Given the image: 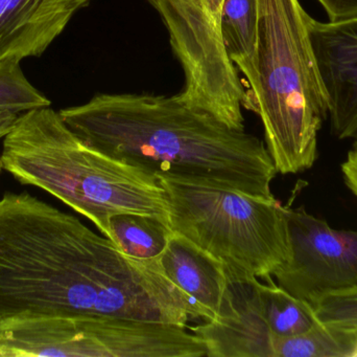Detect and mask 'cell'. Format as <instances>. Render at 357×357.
I'll use <instances>...</instances> for the list:
<instances>
[{"label":"cell","instance_id":"18","mask_svg":"<svg viewBox=\"0 0 357 357\" xmlns=\"http://www.w3.org/2000/svg\"><path fill=\"white\" fill-rule=\"evenodd\" d=\"M324 8L331 22L357 17V0H318Z\"/></svg>","mask_w":357,"mask_h":357},{"label":"cell","instance_id":"16","mask_svg":"<svg viewBox=\"0 0 357 357\" xmlns=\"http://www.w3.org/2000/svg\"><path fill=\"white\" fill-rule=\"evenodd\" d=\"M52 102L27 80L20 63L0 65V110L23 113Z\"/></svg>","mask_w":357,"mask_h":357},{"label":"cell","instance_id":"17","mask_svg":"<svg viewBox=\"0 0 357 357\" xmlns=\"http://www.w3.org/2000/svg\"><path fill=\"white\" fill-rule=\"evenodd\" d=\"M312 306L321 323L357 342V287L323 296Z\"/></svg>","mask_w":357,"mask_h":357},{"label":"cell","instance_id":"9","mask_svg":"<svg viewBox=\"0 0 357 357\" xmlns=\"http://www.w3.org/2000/svg\"><path fill=\"white\" fill-rule=\"evenodd\" d=\"M307 27L328 102L331 133L357 140V17L321 22L308 16Z\"/></svg>","mask_w":357,"mask_h":357},{"label":"cell","instance_id":"3","mask_svg":"<svg viewBox=\"0 0 357 357\" xmlns=\"http://www.w3.org/2000/svg\"><path fill=\"white\" fill-rule=\"evenodd\" d=\"M0 161L17 182L56 197L108 239L115 214H146L169 224V199L156 175L96 150L50 106L19 115Z\"/></svg>","mask_w":357,"mask_h":357},{"label":"cell","instance_id":"6","mask_svg":"<svg viewBox=\"0 0 357 357\" xmlns=\"http://www.w3.org/2000/svg\"><path fill=\"white\" fill-rule=\"evenodd\" d=\"M186 327L105 316H37L0 323V357H190Z\"/></svg>","mask_w":357,"mask_h":357},{"label":"cell","instance_id":"7","mask_svg":"<svg viewBox=\"0 0 357 357\" xmlns=\"http://www.w3.org/2000/svg\"><path fill=\"white\" fill-rule=\"evenodd\" d=\"M158 13L184 85L178 100L230 128L245 130L247 92L227 54L222 34L225 0H146Z\"/></svg>","mask_w":357,"mask_h":357},{"label":"cell","instance_id":"2","mask_svg":"<svg viewBox=\"0 0 357 357\" xmlns=\"http://www.w3.org/2000/svg\"><path fill=\"white\" fill-rule=\"evenodd\" d=\"M59 113L96 150L154 175L274 197L278 172L264 142L176 94H98Z\"/></svg>","mask_w":357,"mask_h":357},{"label":"cell","instance_id":"4","mask_svg":"<svg viewBox=\"0 0 357 357\" xmlns=\"http://www.w3.org/2000/svg\"><path fill=\"white\" fill-rule=\"evenodd\" d=\"M259 54L255 90L247 108L259 115L277 172L312 167L328 102L299 0H258Z\"/></svg>","mask_w":357,"mask_h":357},{"label":"cell","instance_id":"1","mask_svg":"<svg viewBox=\"0 0 357 357\" xmlns=\"http://www.w3.org/2000/svg\"><path fill=\"white\" fill-rule=\"evenodd\" d=\"M158 276L79 218L29 194L0 198V323L37 316L142 320Z\"/></svg>","mask_w":357,"mask_h":357},{"label":"cell","instance_id":"5","mask_svg":"<svg viewBox=\"0 0 357 357\" xmlns=\"http://www.w3.org/2000/svg\"><path fill=\"white\" fill-rule=\"evenodd\" d=\"M169 199V226L220 260L230 282L272 278L289 256L285 207L204 182L157 176Z\"/></svg>","mask_w":357,"mask_h":357},{"label":"cell","instance_id":"19","mask_svg":"<svg viewBox=\"0 0 357 357\" xmlns=\"http://www.w3.org/2000/svg\"><path fill=\"white\" fill-rule=\"evenodd\" d=\"M342 172L348 188L357 197V140L342 163Z\"/></svg>","mask_w":357,"mask_h":357},{"label":"cell","instance_id":"14","mask_svg":"<svg viewBox=\"0 0 357 357\" xmlns=\"http://www.w3.org/2000/svg\"><path fill=\"white\" fill-rule=\"evenodd\" d=\"M109 228L110 240L126 255L142 261H157L173 234L169 224L146 214H115Z\"/></svg>","mask_w":357,"mask_h":357},{"label":"cell","instance_id":"15","mask_svg":"<svg viewBox=\"0 0 357 357\" xmlns=\"http://www.w3.org/2000/svg\"><path fill=\"white\" fill-rule=\"evenodd\" d=\"M273 357H354L357 342L323 323L293 337H273Z\"/></svg>","mask_w":357,"mask_h":357},{"label":"cell","instance_id":"12","mask_svg":"<svg viewBox=\"0 0 357 357\" xmlns=\"http://www.w3.org/2000/svg\"><path fill=\"white\" fill-rule=\"evenodd\" d=\"M222 34L229 59L238 73L247 80L245 107L257 85L259 54L258 0H225Z\"/></svg>","mask_w":357,"mask_h":357},{"label":"cell","instance_id":"13","mask_svg":"<svg viewBox=\"0 0 357 357\" xmlns=\"http://www.w3.org/2000/svg\"><path fill=\"white\" fill-rule=\"evenodd\" d=\"M266 281L253 279L252 287L260 316L273 337L301 335L320 323L312 304L294 297L272 278Z\"/></svg>","mask_w":357,"mask_h":357},{"label":"cell","instance_id":"20","mask_svg":"<svg viewBox=\"0 0 357 357\" xmlns=\"http://www.w3.org/2000/svg\"><path fill=\"white\" fill-rule=\"evenodd\" d=\"M20 113L0 110V140H3L14 128Z\"/></svg>","mask_w":357,"mask_h":357},{"label":"cell","instance_id":"8","mask_svg":"<svg viewBox=\"0 0 357 357\" xmlns=\"http://www.w3.org/2000/svg\"><path fill=\"white\" fill-rule=\"evenodd\" d=\"M289 259L275 270L277 284L312 304L357 287V231H337L304 209L285 207Z\"/></svg>","mask_w":357,"mask_h":357},{"label":"cell","instance_id":"11","mask_svg":"<svg viewBox=\"0 0 357 357\" xmlns=\"http://www.w3.org/2000/svg\"><path fill=\"white\" fill-rule=\"evenodd\" d=\"M157 261L163 274L190 298L204 322L222 316L230 282L220 260L173 232Z\"/></svg>","mask_w":357,"mask_h":357},{"label":"cell","instance_id":"10","mask_svg":"<svg viewBox=\"0 0 357 357\" xmlns=\"http://www.w3.org/2000/svg\"><path fill=\"white\" fill-rule=\"evenodd\" d=\"M93 0H0V65L40 57Z\"/></svg>","mask_w":357,"mask_h":357}]
</instances>
